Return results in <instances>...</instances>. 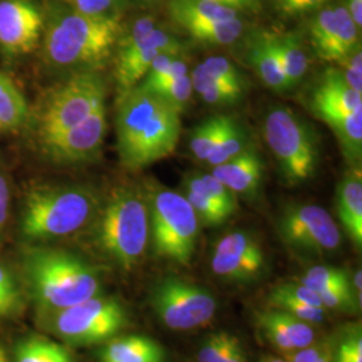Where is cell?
Returning <instances> with one entry per match:
<instances>
[{"label":"cell","instance_id":"cell-1","mask_svg":"<svg viewBox=\"0 0 362 362\" xmlns=\"http://www.w3.org/2000/svg\"><path fill=\"white\" fill-rule=\"evenodd\" d=\"M180 116L152 91L136 86L122 93L116 119L121 163L137 170L172 155L180 140Z\"/></svg>","mask_w":362,"mask_h":362},{"label":"cell","instance_id":"cell-2","mask_svg":"<svg viewBox=\"0 0 362 362\" xmlns=\"http://www.w3.org/2000/svg\"><path fill=\"white\" fill-rule=\"evenodd\" d=\"M25 274L33 297L50 314L101 293L98 272L65 250L31 248L25 258Z\"/></svg>","mask_w":362,"mask_h":362},{"label":"cell","instance_id":"cell-3","mask_svg":"<svg viewBox=\"0 0 362 362\" xmlns=\"http://www.w3.org/2000/svg\"><path fill=\"white\" fill-rule=\"evenodd\" d=\"M121 25L116 16L71 11L58 16L46 31L49 61L62 67L101 65L113 52Z\"/></svg>","mask_w":362,"mask_h":362},{"label":"cell","instance_id":"cell-4","mask_svg":"<svg viewBox=\"0 0 362 362\" xmlns=\"http://www.w3.org/2000/svg\"><path fill=\"white\" fill-rule=\"evenodd\" d=\"M97 233L105 254L124 270H132L148 246L146 196L130 187L116 189L105 206Z\"/></svg>","mask_w":362,"mask_h":362},{"label":"cell","instance_id":"cell-5","mask_svg":"<svg viewBox=\"0 0 362 362\" xmlns=\"http://www.w3.org/2000/svg\"><path fill=\"white\" fill-rule=\"evenodd\" d=\"M93 194L78 187H39L27 194L22 233L31 240L67 236L82 228L94 212Z\"/></svg>","mask_w":362,"mask_h":362},{"label":"cell","instance_id":"cell-6","mask_svg":"<svg viewBox=\"0 0 362 362\" xmlns=\"http://www.w3.org/2000/svg\"><path fill=\"white\" fill-rule=\"evenodd\" d=\"M264 139L290 185L310 180L320 161L318 137L290 107H272L264 118Z\"/></svg>","mask_w":362,"mask_h":362},{"label":"cell","instance_id":"cell-7","mask_svg":"<svg viewBox=\"0 0 362 362\" xmlns=\"http://www.w3.org/2000/svg\"><path fill=\"white\" fill-rule=\"evenodd\" d=\"M149 235L158 258L189 264L194 257L200 221L187 197L160 188L146 196Z\"/></svg>","mask_w":362,"mask_h":362},{"label":"cell","instance_id":"cell-8","mask_svg":"<svg viewBox=\"0 0 362 362\" xmlns=\"http://www.w3.org/2000/svg\"><path fill=\"white\" fill-rule=\"evenodd\" d=\"M50 315L52 332L74 345L104 342L128 324L124 306L115 298L100 294Z\"/></svg>","mask_w":362,"mask_h":362},{"label":"cell","instance_id":"cell-9","mask_svg":"<svg viewBox=\"0 0 362 362\" xmlns=\"http://www.w3.org/2000/svg\"><path fill=\"white\" fill-rule=\"evenodd\" d=\"M151 306L168 329L188 332L208 324L216 313L218 302L204 287L168 276L152 288Z\"/></svg>","mask_w":362,"mask_h":362},{"label":"cell","instance_id":"cell-10","mask_svg":"<svg viewBox=\"0 0 362 362\" xmlns=\"http://www.w3.org/2000/svg\"><path fill=\"white\" fill-rule=\"evenodd\" d=\"M105 101L103 78L93 71H81L59 85L46 101L40 116L43 141L70 129Z\"/></svg>","mask_w":362,"mask_h":362},{"label":"cell","instance_id":"cell-11","mask_svg":"<svg viewBox=\"0 0 362 362\" xmlns=\"http://www.w3.org/2000/svg\"><path fill=\"white\" fill-rule=\"evenodd\" d=\"M286 245L298 251L325 254L341 246V231L332 215L315 204L288 206L278 220Z\"/></svg>","mask_w":362,"mask_h":362},{"label":"cell","instance_id":"cell-12","mask_svg":"<svg viewBox=\"0 0 362 362\" xmlns=\"http://www.w3.org/2000/svg\"><path fill=\"white\" fill-rule=\"evenodd\" d=\"M212 272L230 282H251L266 269V258L258 240L245 231L223 236L212 252Z\"/></svg>","mask_w":362,"mask_h":362},{"label":"cell","instance_id":"cell-13","mask_svg":"<svg viewBox=\"0 0 362 362\" xmlns=\"http://www.w3.org/2000/svg\"><path fill=\"white\" fill-rule=\"evenodd\" d=\"M358 31L345 6H325L311 21V43L322 61L338 64L361 46Z\"/></svg>","mask_w":362,"mask_h":362},{"label":"cell","instance_id":"cell-14","mask_svg":"<svg viewBox=\"0 0 362 362\" xmlns=\"http://www.w3.org/2000/svg\"><path fill=\"white\" fill-rule=\"evenodd\" d=\"M106 133L105 101L77 125L43 141L54 160L61 163H81L95 157L104 144Z\"/></svg>","mask_w":362,"mask_h":362},{"label":"cell","instance_id":"cell-15","mask_svg":"<svg viewBox=\"0 0 362 362\" xmlns=\"http://www.w3.org/2000/svg\"><path fill=\"white\" fill-rule=\"evenodd\" d=\"M180 40L168 31L156 27L145 38L133 45L119 46L115 77L121 93L136 88L145 77L156 57L161 52H181Z\"/></svg>","mask_w":362,"mask_h":362},{"label":"cell","instance_id":"cell-16","mask_svg":"<svg viewBox=\"0 0 362 362\" xmlns=\"http://www.w3.org/2000/svg\"><path fill=\"white\" fill-rule=\"evenodd\" d=\"M43 30V18L31 0L0 1V47L10 55L34 52Z\"/></svg>","mask_w":362,"mask_h":362},{"label":"cell","instance_id":"cell-17","mask_svg":"<svg viewBox=\"0 0 362 362\" xmlns=\"http://www.w3.org/2000/svg\"><path fill=\"white\" fill-rule=\"evenodd\" d=\"M310 105L313 115L324 121L327 117L362 112V94L349 88L339 70L330 69L314 88Z\"/></svg>","mask_w":362,"mask_h":362},{"label":"cell","instance_id":"cell-18","mask_svg":"<svg viewBox=\"0 0 362 362\" xmlns=\"http://www.w3.org/2000/svg\"><path fill=\"white\" fill-rule=\"evenodd\" d=\"M257 324L263 337L285 353L303 349L315 341V332L310 324L279 309L259 313Z\"/></svg>","mask_w":362,"mask_h":362},{"label":"cell","instance_id":"cell-19","mask_svg":"<svg viewBox=\"0 0 362 362\" xmlns=\"http://www.w3.org/2000/svg\"><path fill=\"white\" fill-rule=\"evenodd\" d=\"M211 175L233 194H252L262 182L263 163L258 152L247 146L242 153L214 167Z\"/></svg>","mask_w":362,"mask_h":362},{"label":"cell","instance_id":"cell-20","mask_svg":"<svg viewBox=\"0 0 362 362\" xmlns=\"http://www.w3.org/2000/svg\"><path fill=\"white\" fill-rule=\"evenodd\" d=\"M337 215L354 246H362V172L353 167L337 187Z\"/></svg>","mask_w":362,"mask_h":362},{"label":"cell","instance_id":"cell-21","mask_svg":"<svg viewBox=\"0 0 362 362\" xmlns=\"http://www.w3.org/2000/svg\"><path fill=\"white\" fill-rule=\"evenodd\" d=\"M104 362H165V350L149 337H119L101 349Z\"/></svg>","mask_w":362,"mask_h":362},{"label":"cell","instance_id":"cell-22","mask_svg":"<svg viewBox=\"0 0 362 362\" xmlns=\"http://www.w3.org/2000/svg\"><path fill=\"white\" fill-rule=\"evenodd\" d=\"M248 62L267 88L276 91L291 89V85L284 73L279 59L272 50L267 33L258 34L250 45Z\"/></svg>","mask_w":362,"mask_h":362},{"label":"cell","instance_id":"cell-23","mask_svg":"<svg viewBox=\"0 0 362 362\" xmlns=\"http://www.w3.org/2000/svg\"><path fill=\"white\" fill-rule=\"evenodd\" d=\"M170 18L185 28L191 25L238 18L240 13L214 0H169Z\"/></svg>","mask_w":362,"mask_h":362},{"label":"cell","instance_id":"cell-24","mask_svg":"<svg viewBox=\"0 0 362 362\" xmlns=\"http://www.w3.org/2000/svg\"><path fill=\"white\" fill-rule=\"evenodd\" d=\"M267 37L291 88L297 86L309 70V57L300 39L296 34L267 33Z\"/></svg>","mask_w":362,"mask_h":362},{"label":"cell","instance_id":"cell-25","mask_svg":"<svg viewBox=\"0 0 362 362\" xmlns=\"http://www.w3.org/2000/svg\"><path fill=\"white\" fill-rule=\"evenodd\" d=\"M325 124L334 132L344 155L353 167H360L362 155V112L327 117Z\"/></svg>","mask_w":362,"mask_h":362},{"label":"cell","instance_id":"cell-26","mask_svg":"<svg viewBox=\"0 0 362 362\" xmlns=\"http://www.w3.org/2000/svg\"><path fill=\"white\" fill-rule=\"evenodd\" d=\"M189 77L192 81L194 91L208 105L228 106L238 103L245 93L243 89L230 86L218 78L211 76L202 64L194 67Z\"/></svg>","mask_w":362,"mask_h":362},{"label":"cell","instance_id":"cell-27","mask_svg":"<svg viewBox=\"0 0 362 362\" xmlns=\"http://www.w3.org/2000/svg\"><path fill=\"white\" fill-rule=\"evenodd\" d=\"M13 357L15 362H74L64 345L40 336L21 339L13 350Z\"/></svg>","mask_w":362,"mask_h":362},{"label":"cell","instance_id":"cell-28","mask_svg":"<svg viewBox=\"0 0 362 362\" xmlns=\"http://www.w3.org/2000/svg\"><path fill=\"white\" fill-rule=\"evenodd\" d=\"M197 362H247L242 341L228 332L207 337L197 353Z\"/></svg>","mask_w":362,"mask_h":362},{"label":"cell","instance_id":"cell-29","mask_svg":"<svg viewBox=\"0 0 362 362\" xmlns=\"http://www.w3.org/2000/svg\"><path fill=\"white\" fill-rule=\"evenodd\" d=\"M28 106L10 78L0 73V129H16L26 122Z\"/></svg>","mask_w":362,"mask_h":362},{"label":"cell","instance_id":"cell-30","mask_svg":"<svg viewBox=\"0 0 362 362\" xmlns=\"http://www.w3.org/2000/svg\"><path fill=\"white\" fill-rule=\"evenodd\" d=\"M184 30L197 42L209 45H233L245 33V23L240 16L233 19L212 21L185 27Z\"/></svg>","mask_w":362,"mask_h":362},{"label":"cell","instance_id":"cell-31","mask_svg":"<svg viewBox=\"0 0 362 362\" xmlns=\"http://www.w3.org/2000/svg\"><path fill=\"white\" fill-rule=\"evenodd\" d=\"M230 119L231 117L228 116L211 117L194 130L189 148L197 160L207 161L208 156L216 148L227 129Z\"/></svg>","mask_w":362,"mask_h":362},{"label":"cell","instance_id":"cell-32","mask_svg":"<svg viewBox=\"0 0 362 362\" xmlns=\"http://www.w3.org/2000/svg\"><path fill=\"white\" fill-rule=\"evenodd\" d=\"M187 188L194 189L199 194H204L216 206L224 209L230 216L236 211V199L235 194L231 192L224 184H221L211 173L194 175L187 179Z\"/></svg>","mask_w":362,"mask_h":362},{"label":"cell","instance_id":"cell-33","mask_svg":"<svg viewBox=\"0 0 362 362\" xmlns=\"http://www.w3.org/2000/svg\"><path fill=\"white\" fill-rule=\"evenodd\" d=\"M247 146L248 144L246 132L242 128V125L231 117L219 144L212 151V153L208 156L207 163L212 167L220 165L231 160L235 156L242 153Z\"/></svg>","mask_w":362,"mask_h":362},{"label":"cell","instance_id":"cell-34","mask_svg":"<svg viewBox=\"0 0 362 362\" xmlns=\"http://www.w3.org/2000/svg\"><path fill=\"white\" fill-rule=\"evenodd\" d=\"M269 300L274 309L286 311V313L291 314L293 317H296L300 321H305L308 324H321L326 320V309L306 305L303 302H299L297 299L281 294L276 290H274L270 294Z\"/></svg>","mask_w":362,"mask_h":362},{"label":"cell","instance_id":"cell-35","mask_svg":"<svg viewBox=\"0 0 362 362\" xmlns=\"http://www.w3.org/2000/svg\"><path fill=\"white\" fill-rule=\"evenodd\" d=\"M148 91H152L164 103L172 106L175 110L182 113L184 109L187 107V105L189 104V101H191V97L194 94V86H192V81H191L189 74H187L170 83L158 86L155 89H149Z\"/></svg>","mask_w":362,"mask_h":362},{"label":"cell","instance_id":"cell-36","mask_svg":"<svg viewBox=\"0 0 362 362\" xmlns=\"http://www.w3.org/2000/svg\"><path fill=\"white\" fill-rule=\"evenodd\" d=\"M188 203L194 208V214L200 223L206 226H219L230 218V215L211 202L204 194H199L194 189L187 188L185 194Z\"/></svg>","mask_w":362,"mask_h":362},{"label":"cell","instance_id":"cell-37","mask_svg":"<svg viewBox=\"0 0 362 362\" xmlns=\"http://www.w3.org/2000/svg\"><path fill=\"white\" fill-rule=\"evenodd\" d=\"M349 278V274L342 269L332 266H314L300 278V284L308 286L315 293L324 290L327 286L336 285Z\"/></svg>","mask_w":362,"mask_h":362},{"label":"cell","instance_id":"cell-38","mask_svg":"<svg viewBox=\"0 0 362 362\" xmlns=\"http://www.w3.org/2000/svg\"><path fill=\"white\" fill-rule=\"evenodd\" d=\"M202 66L211 76L218 78L221 82L245 90V78L228 58L221 55H214L207 58Z\"/></svg>","mask_w":362,"mask_h":362},{"label":"cell","instance_id":"cell-39","mask_svg":"<svg viewBox=\"0 0 362 362\" xmlns=\"http://www.w3.org/2000/svg\"><path fill=\"white\" fill-rule=\"evenodd\" d=\"M22 306L21 290L15 278L6 267L0 266V317L18 313Z\"/></svg>","mask_w":362,"mask_h":362},{"label":"cell","instance_id":"cell-40","mask_svg":"<svg viewBox=\"0 0 362 362\" xmlns=\"http://www.w3.org/2000/svg\"><path fill=\"white\" fill-rule=\"evenodd\" d=\"M336 362H362L361 327H354L338 342Z\"/></svg>","mask_w":362,"mask_h":362},{"label":"cell","instance_id":"cell-41","mask_svg":"<svg viewBox=\"0 0 362 362\" xmlns=\"http://www.w3.org/2000/svg\"><path fill=\"white\" fill-rule=\"evenodd\" d=\"M341 67L339 73L353 90L362 94V52L358 46L354 52H350L346 58L338 62Z\"/></svg>","mask_w":362,"mask_h":362},{"label":"cell","instance_id":"cell-42","mask_svg":"<svg viewBox=\"0 0 362 362\" xmlns=\"http://www.w3.org/2000/svg\"><path fill=\"white\" fill-rule=\"evenodd\" d=\"M287 360L293 362H334V356L329 342L314 341L303 349L287 353Z\"/></svg>","mask_w":362,"mask_h":362},{"label":"cell","instance_id":"cell-43","mask_svg":"<svg viewBox=\"0 0 362 362\" xmlns=\"http://www.w3.org/2000/svg\"><path fill=\"white\" fill-rule=\"evenodd\" d=\"M187 74H189L188 65H187V62L181 58V55H179L163 73H160L158 76H156V77L152 78V79L143 81V83H141L139 88L145 89V90L155 89V88H158V86L170 83V82H173V81H176V79H179V78L187 76Z\"/></svg>","mask_w":362,"mask_h":362},{"label":"cell","instance_id":"cell-44","mask_svg":"<svg viewBox=\"0 0 362 362\" xmlns=\"http://www.w3.org/2000/svg\"><path fill=\"white\" fill-rule=\"evenodd\" d=\"M274 290H276L281 294H285L287 297L297 299L299 302H303L306 305L325 309L320 296L314 290L309 288L308 286L302 285L300 282H298V284H294V282L282 284V285L276 286Z\"/></svg>","mask_w":362,"mask_h":362},{"label":"cell","instance_id":"cell-45","mask_svg":"<svg viewBox=\"0 0 362 362\" xmlns=\"http://www.w3.org/2000/svg\"><path fill=\"white\" fill-rule=\"evenodd\" d=\"M326 3L327 0H275L278 11L287 16L310 13L313 10L324 7Z\"/></svg>","mask_w":362,"mask_h":362},{"label":"cell","instance_id":"cell-46","mask_svg":"<svg viewBox=\"0 0 362 362\" xmlns=\"http://www.w3.org/2000/svg\"><path fill=\"white\" fill-rule=\"evenodd\" d=\"M78 13L101 15L115 3V0H70Z\"/></svg>","mask_w":362,"mask_h":362},{"label":"cell","instance_id":"cell-47","mask_svg":"<svg viewBox=\"0 0 362 362\" xmlns=\"http://www.w3.org/2000/svg\"><path fill=\"white\" fill-rule=\"evenodd\" d=\"M179 55H180V52H161L160 55H157L155 58V61L152 62V65L149 67L148 73H146L145 77L143 78V81L152 79V78H155L156 76H158L160 73H163Z\"/></svg>","mask_w":362,"mask_h":362},{"label":"cell","instance_id":"cell-48","mask_svg":"<svg viewBox=\"0 0 362 362\" xmlns=\"http://www.w3.org/2000/svg\"><path fill=\"white\" fill-rule=\"evenodd\" d=\"M227 6L238 13H258L262 8V0H214Z\"/></svg>","mask_w":362,"mask_h":362},{"label":"cell","instance_id":"cell-49","mask_svg":"<svg viewBox=\"0 0 362 362\" xmlns=\"http://www.w3.org/2000/svg\"><path fill=\"white\" fill-rule=\"evenodd\" d=\"M8 204H10V189L6 177L0 173V233L6 226L8 216Z\"/></svg>","mask_w":362,"mask_h":362},{"label":"cell","instance_id":"cell-50","mask_svg":"<svg viewBox=\"0 0 362 362\" xmlns=\"http://www.w3.org/2000/svg\"><path fill=\"white\" fill-rule=\"evenodd\" d=\"M348 13H350L356 26L361 30L362 26V0H346L345 4Z\"/></svg>","mask_w":362,"mask_h":362},{"label":"cell","instance_id":"cell-51","mask_svg":"<svg viewBox=\"0 0 362 362\" xmlns=\"http://www.w3.org/2000/svg\"><path fill=\"white\" fill-rule=\"evenodd\" d=\"M260 362H286L285 360H282V358H278V357H272V356H269V357H264L263 360Z\"/></svg>","mask_w":362,"mask_h":362},{"label":"cell","instance_id":"cell-52","mask_svg":"<svg viewBox=\"0 0 362 362\" xmlns=\"http://www.w3.org/2000/svg\"><path fill=\"white\" fill-rule=\"evenodd\" d=\"M0 362H10L8 357H7L6 350L3 349L1 346H0Z\"/></svg>","mask_w":362,"mask_h":362},{"label":"cell","instance_id":"cell-53","mask_svg":"<svg viewBox=\"0 0 362 362\" xmlns=\"http://www.w3.org/2000/svg\"><path fill=\"white\" fill-rule=\"evenodd\" d=\"M145 1H151L152 3V1H156V0H145Z\"/></svg>","mask_w":362,"mask_h":362},{"label":"cell","instance_id":"cell-54","mask_svg":"<svg viewBox=\"0 0 362 362\" xmlns=\"http://www.w3.org/2000/svg\"><path fill=\"white\" fill-rule=\"evenodd\" d=\"M286 362H293V361H290V360H287V361H286Z\"/></svg>","mask_w":362,"mask_h":362}]
</instances>
